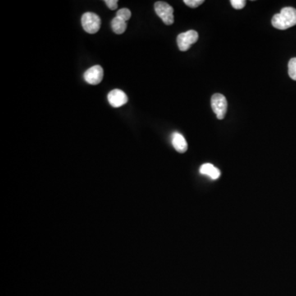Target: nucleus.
I'll list each match as a JSON object with an SVG mask.
<instances>
[{
    "instance_id": "ddd939ff",
    "label": "nucleus",
    "mask_w": 296,
    "mask_h": 296,
    "mask_svg": "<svg viewBox=\"0 0 296 296\" xmlns=\"http://www.w3.org/2000/svg\"><path fill=\"white\" fill-rule=\"evenodd\" d=\"M230 4L234 9L239 10L245 7L246 1L244 0H231Z\"/></svg>"
},
{
    "instance_id": "f8f14e48",
    "label": "nucleus",
    "mask_w": 296,
    "mask_h": 296,
    "mask_svg": "<svg viewBox=\"0 0 296 296\" xmlns=\"http://www.w3.org/2000/svg\"><path fill=\"white\" fill-rule=\"evenodd\" d=\"M116 17L120 18L122 20L126 22L129 21L131 18V11L129 9H121L117 12Z\"/></svg>"
},
{
    "instance_id": "9b49d317",
    "label": "nucleus",
    "mask_w": 296,
    "mask_h": 296,
    "mask_svg": "<svg viewBox=\"0 0 296 296\" xmlns=\"http://www.w3.org/2000/svg\"><path fill=\"white\" fill-rule=\"evenodd\" d=\"M288 73H289V78L296 81V58H293L289 60L288 64Z\"/></svg>"
},
{
    "instance_id": "39448f33",
    "label": "nucleus",
    "mask_w": 296,
    "mask_h": 296,
    "mask_svg": "<svg viewBox=\"0 0 296 296\" xmlns=\"http://www.w3.org/2000/svg\"><path fill=\"white\" fill-rule=\"evenodd\" d=\"M198 40V34L196 31H188L179 34L177 37V45L180 51H187L192 45Z\"/></svg>"
},
{
    "instance_id": "1a4fd4ad",
    "label": "nucleus",
    "mask_w": 296,
    "mask_h": 296,
    "mask_svg": "<svg viewBox=\"0 0 296 296\" xmlns=\"http://www.w3.org/2000/svg\"><path fill=\"white\" fill-rule=\"evenodd\" d=\"M200 173L202 175H207L212 179H217L220 176V170L210 163L203 164L200 168Z\"/></svg>"
},
{
    "instance_id": "9d476101",
    "label": "nucleus",
    "mask_w": 296,
    "mask_h": 296,
    "mask_svg": "<svg viewBox=\"0 0 296 296\" xmlns=\"http://www.w3.org/2000/svg\"><path fill=\"white\" fill-rule=\"evenodd\" d=\"M111 28L115 34H123L126 31L127 23L124 20H122L120 18L115 17L111 22Z\"/></svg>"
},
{
    "instance_id": "423d86ee",
    "label": "nucleus",
    "mask_w": 296,
    "mask_h": 296,
    "mask_svg": "<svg viewBox=\"0 0 296 296\" xmlns=\"http://www.w3.org/2000/svg\"><path fill=\"white\" fill-rule=\"evenodd\" d=\"M103 76L104 71L102 67L100 65H95L85 72L84 79L91 85H98L103 79Z\"/></svg>"
},
{
    "instance_id": "2eb2a0df",
    "label": "nucleus",
    "mask_w": 296,
    "mask_h": 296,
    "mask_svg": "<svg viewBox=\"0 0 296 296\" xmlns=\"http://www.w3.org/2000/svg\"><path fill=\"white\" fill-rule=\"evenodd\" d=\"M105 3H106V6H107L110 10H117V0H106Z\"/></svg>"
},
{
    "instance_id": "f257e3e1",
    "label": "nucleus",
    "mask_w": 296,
    "mask_h": 296,
    "mask_svg": "<svg viewBox=\"0 0 296 296\" xmlns=\"http://www.w3.org/2000/svg\"><path fill=\"white\" fill-rule=\"evenodd\" d=\"M271 24L279 30H286L296 25V10L294 8H284L280 14H275L271 19Z\"/></svg>"
},
{
    "instance_id": "20e7f679",
    "label": "nucleus",
    "mask_w": 296,
    "mask_h": 296,
    "mask_svg": "<svg viewBox=\"0 0 296 296\" xmlns=\"http://www.w3.org/2000/svg\"><path fill=\"white\" fill-rule=\"evenodd\" d=\"M211 109L213 112L216 114V117L218 120H223L225 118V114L227 111V100L225 96L222 94H214L211 97Z\"/></svg>"
},
{
    "instance_id": "f03ea898",
    "label": "nucleus",
    "mask_w": 296,
    "mask_h": 296,
    "mask_svg": "<svg viewBox=\"0 0 296 296\" xmlns=\"http://www.w3.org/2000/svg\"><path fill=\"white\" fill-rule=\"evenodd\" d=\"M82 26L86 33L89 34H95L98 33L101 28V20L100 17L94 13L88 12L82 17Z\"/></svg>"
},
{
    "instance_id": "4468645a",
    "label": "nucleus",
    "mask_w": 296,
    "mask_h": 296,
    "mask_svg": "<svg viewBox=\"0 0 296 296\" xmlns=\"http://www.w3.org/2000/svg\"><path fill=\"white\" fill-rule=\"evenodd\" d=\"M184 4L190 8H197L202 5L204 1L203 0H184Z\"/></svg>"
},
{
    "instance_id": "6e6552de",
    "label": "nucleus",
    "mask_w": 296,
    "mask_h": 296,
    "mask_svg": "<svg viewBox=\"0 0 296 296\" xmlns=\"http://www.w3.org/2000/svg\"><path fill=\"white\" fill-rule=\"evenodd\" d=\"M172 145L174 148L179 153H184L188 149L187 143L184 136L179 133H175L172 136Z\"/></svg>"
},
{
    "instance_id": "7ed1b4c3",
    "label": "nucleus",
    "mask_w": 296,
    "mask_h": 296,
    "mask_svg": "<svg viewBox=\"0 0 296 296\" xmlns=\"http://www.w3.org/2000/svg\"><path fill=\"white\" fill-rule=\"evenodd\" d=\"M156 14L163 21L165 25H172L175 21L174 9L169 4L162 1L156 2L154 5Z\"/></svg>"
},
{
    "instance_id": "0eeeda50",
    "label": "nucleus",
    "mask_w": 296,
    "mask_h": 296,
    "mask_svg": "<svg viewBox=\"0 0 296 296\" xmlns=\"http://www.w3.org/2000/svg\"><path fill=\"white\" fill-rule=\"evenodd\" d=\"M108 101L114 108H120L129 101L127 95L120 89H114L108 94Z\"/></svg>"
}]
</instances>
